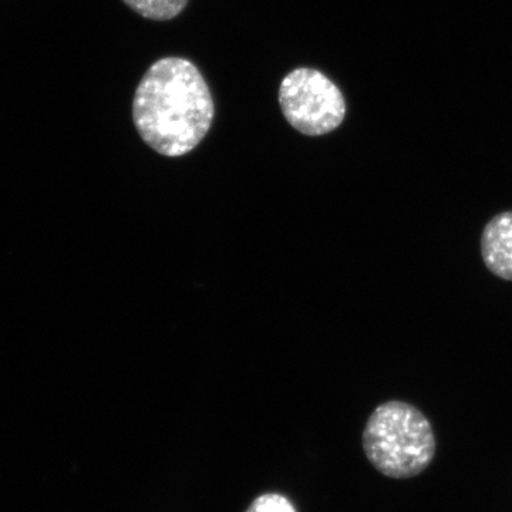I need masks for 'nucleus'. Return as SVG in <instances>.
Here are the masks:
<instances>
[{
  "mask_svg": "<svg viewBox=\"0 0 512 512\" xmlns=\"http://www.w3.org/2000/svg\"><path fill=\"white\" fill-rule=\"evenodd\" d=\"M214 117L210 86L184 57L151 64L134 94V126L144 143L164 157H183L200 146Z\"/></svg>",
  "mask_w": 512,
  "mask_h": 512,
  "instance_id": "nucleus-1",
  "label": "nucleus"
},
{
  "mask_svg": "<svg viewBox=\"0 0 512 512\" xmlns=\"http://www.w3.org/2000/svg\"><path fill=\"white\" fill-rule=\"evenodd\" d=\"M363 450L383 476H419L433 461L436 437L429 419L412 404L392 400L370 414L363 431Z\"/></svg>",
  "mask_w": 512,
  "mask_h": 512,
  "instance_id": "nucleus-2",
  "label": "nucleus"
},
{
  "mask_svg": "<svg viewBox=\"0 0 512 512\" xmlns=\"http://www.w3.org/2000/svg\"><path fill=\"white\" fill-rule=\"evenodd\" d=\"M279 106L286 121L309 137L332 133L346 116V101L339 87L311 67H299L285 76L279 86Z\"/></svg>",
  "mask_w": 512,
  "mask_h": 512,
  "instance_id": "nucleus-3",
  "label": "nucleus"
},
{
  "mask_svg": "<svg viewBox=\"0 0 512 512\" xmlns=\"http://www.w3.org/2000/svg\"><path fill=\"white\" fill-rule=\"evenodd\" d=\"M481 256L491 274L512 281V211L495 215L485 225Z\"/></svg>",
  "mask_w": 512,
  "mask_h": 512,
  "instance_id": "nucleus-4",
  "label": "nucleus"
},
{
  "mask_svg": "<svg viewBox=\"0 0 512 512\" xmlns=\"http://www.w3.org/2000/svg\"><path fill=\"white\" fill-rule=\"evenodd\" d=\"M124 3L143 18L167 22L177 18L190 0H123Z\"/></svg>",
  "mask_w": 512,
  "mask_h": 512,
  "instance_id": "nucleus-5",
  "label": "nucleus"
},
{
  "mask_svg": "<svg viewBox=\"0 0 512 512\" xmlns=\"http://www.w3.org/2000/svg\"><path fill=\"white\" fill-rule=\"evenodd\" d=\"M247 512H298L295 505L285 495L268 493L256 497Z\"/></svg>",
  "mask_w": 512,
  "mask_h": 512,
  "instance_id": "nucleus-6",
  "label": "nucleus"
}]
</instances>
